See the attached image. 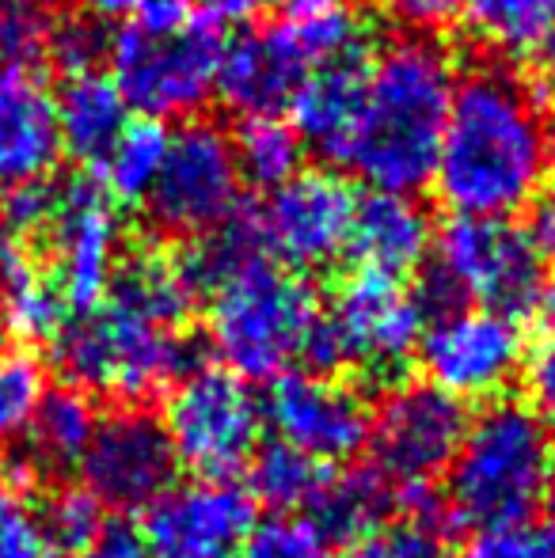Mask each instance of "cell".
Segmentation results:
<instances>
[{
	"label": "cell",
	"mask_w": 555,
	"mask_h": 558,
	"mask_svg": "<svg viewBox=\"0 0 555 558\" xmlns=\"http://www.w3.org/2000/svg\"><path fill=\"white\" fill-rule=\"evenodd\" d=\"M548 148L552 130L541 81L483 61L453 88L430 183L453 217L510 221L541 198Z\"/></svg>",
	"instance_id": "cell-1"
},
{
	"label": "cell",
	"mask_w": 555,
	"mask_h": 558,
	"mask_svg": "<svg viewBox=\"0 0 555 558\" xmlns=\"http://www.w3.org/2000/svg\"><path fill=\"white\" fill-rule=\"evenodd\" d=\"M453 88V61L442 43L426 35L388 43L370 61L362 114L342 168L373 191H422L434 175Z\"/></svg>",
	"instance_id": "cell-2"
},
{
	"label": "cell",
	"mask_w": 555,
	"mask_h": 558,
	"mask_svg": "<svg viewBox=\"0 0 555 558\" xmlns=\"http://www.w3.org/2000/svg\"><path fill=\"white\" fill-rule=\"evenodd\" d=\"M555 471L552 426L518 399H491L468 418L445 468V509L468 529L529 524L548 501Z\"/></svg>",
	"instance_id": "cell-3"
},
{
	"label": "cell",
	"mask_w": 555,
	"mask_h": 558,
	"mask_svg": "<svg viewBox=\"0 0 555 558\" xmlns=\"http://www.w3.org/2000/svg\"><path fill=\"white\" fill-rule=\"evenodd\" d=\"M50 353L65 384L122 407H141L198 365L186 331L153 324L107 296L96 308L73 312L50 338Z\"/></svg>",
	"instance_id": "cell-4"
},
{
	"label": "cell",
	"mask_w": 555,
	"mask_h": 558,
	"mask_svg": "<svg viewBox=\"0 0 555 558\" xmlns=\"http://www.w3.org/2000/svg\"><path fill=\"white\" fill-rule=\"evenodd\" d=\"M319 312L324 308L301 274L255 258L209 296V350L217 365L240 380H278L304 361Z\"/></svg>",
	"instance_id": "cell-5"
},
{
	"label": "cell",
	"mask_w": 555,
	"mask_h": 558,
	"mask_svg": "<svg viewBox=\"0 0 555 558\" xmlns=\"http://www.w3.org/2000/svg\"><path fill=\"white\" fill-rule=\"evenodd\" d=\"M422 331L426 316L403 281L354 270L339 286L331 308L319 312L304 365L309 373L324 376L362 373L388 388L403 380L408 365L415 361Z\"/></svg>",
	"instance_id": "cell-6"
},
{
	"label": "cell",
	"mask_w": 555,
	"mask_h": 558,
	"mask_svg": "<svg viewBox=\"0 0 555 558\" xmlns=\"http://www.w3.org/2000/svg\"><path fill=\"white\" fill-rule=\"evenodd\" d=\"M225 35L206 15L176 35H148L126 23L111 35V81L141 118H194L217 92Z\"/></svg>",
	"instance_id": "cell-7"
},
{
	"label": "cell",
	"mask_w": 555,
	"mask_h": 558,
	"mask_svg": "<svg viewBox=\"0 0 555 558\" xmlns=\"http://www.w3.org/2000/svg\"><path fill=\"white\" fill-rule=\"evenodd\" d=\"M164 434L176 463L194 475L229 478L263 445V403L248 380L221 365H191L164 399Z\"/></svg>",
	"instance_id": "cell-8"
},
{
	"label": "cell",
	"mask_w": 555,
	"mask_h": 558,
	"mask_svg": "<svg viewBox=\"0 0 555 558\" xmlns=\"http://www.w3.org/2000/svg\"><path fill=\"white\" fill-rule=\"evenodd\" d=\"M437 270L480 308L521 324L541 308V251L526 228L498 217H453L437 232Z\"/></svg>",
	"instance_id": "cell-9"
},
{
	"label": "cell",
	"mask_w": 555,
	"mask_h": 558,
	"mask_svg": "<svg viewBox=\"0 0 555 558\" xmlns=\"http://www.w3.org/2000/svg\"><path fill=\"white\" fill-rule=\"evenodd\" d=\"M464 429L468 411L460 399L430 380H396L370 411L365 448L373 452V471H381L400 494L430 490L457 456Z\"/></svg>",
	"instance_id": "cell-10"
},
{
	"label": "cell",
	"mask_w": 555,
	"mask_h": 558,
	"mask_svg": "<svg viewBox=\"0 0 555 558\" xmlns=\"http://www.w3.org/2000/svg\"><path fill=\"white\" fill-rule=\"evenodd\" d=\"M240 202L232 137L209 118H186L168 133V153L145 198L148 221L168 240H191Z\"/></svg>",
	"instance_id": "cell-11"
},
{
	"label": "cell",
	"mask_w": 555,
	"mask_h": 558,
	"mask_svg": "<svg viewBox=\"0 0 555 558\" xmlns=\"http://www.w3.org/2000/svg\"><path fill=\"white\" fill-rule=\"evenodd\" d=\"M419 365L434 388L453 399L491 403L510 391L526 365V335L514 319L487 308H457L426 319L419 338Z\"/></svg>",
	"instance_id": "cell-12"
},
{
	"label": "cell",
	"mask_w": 555,
	"mask_h": 558,
	"mask_svg": "<svg viewBox=\"0 0 555 558\" xmlns=\"http://www.w3.org/2000/svg\"><path fill=\"white\" fill-rule=\"evenodd\" d=\"M358 194L335 171H297L255 206L260 243L293 274L327 270L347 255Z\"/></svg>",
	"instance_id": "cell-13"
},
{
	"label": "cell",
	"mask_w": 555,
	"mask_h": 558,
	"mask_svg": "<svg viewBox=\"0 0 555 558\" xmlns=\"http://www.w3.org/2000/svg\"><path fill=\"white\" fill-rule=\"evenodd\" d=\"M176 468L164 422L145 407H119L96 422V434L76 471L99 509L141 513L176 483Z\"/></svg>",
	"instance_id": "cell-14"
},
{
	"label": "cell",
	"mask_w": 555,
	"mask_h": 558,
	"mask_svg": "<svg viewBox=\"0 0 555 558\" xmlns=\"http://www.w3.org/2000/svg\"><path fill=\"white\" fill-rule=\"evenodd\" d=\"M255 501L237 478L194 475L171 483L141 509V539L153 558H232L252 532Z\"/></svg>",
	"instance_id": "cell-15"
},
{
	"label": "cell",
	"mask_w": 555,
	"mask_h": 558,
	"mask_svg": "<svg viewBox=\"0 0 555 558\" xmlns=\"http://www.w3.org/2000/svg\"><path fill=\"white\" fill-rule=\"evenodd\" d=\"M263 422L275 441L297 448L319 468L350 463L370 441V403L354 384L324 373H286L270 384Z\"/></svg>",
	"instance_id": "cell-16"
},
{
	"label": "cell",
	"mask_w": 555,
	"mask_h": 558,
	"mask_svg": "<svg viewBox=\"0 0 555 558\" xmlns=\"http://www.w3.org/2000/svg\"><path fill=\"white\" fill-rule=\"evenodd\" d=\"M46 240H50V278L69 316L96 308L111 289L122 258L119 217L96 179L73 175L58 186V214Z\"/></svg>",
	"instance_id": "cell-17"
},
{
	"label": "cell",
	"mask_w": 555,
	"mask_h": 558,
	"mask_svg": "<svg viewBox=\"0 0 555 558\" xmlns=\"http://www.w3.org/2000/svg\"><path fill=\"white\" fill-rule=\"evenodd\" d=\"M316 69L309 46L301 43L297 20L286 15L267 27L244 31L232 46H225L217 92L225 107L244 118H267L289 111L304 76Z\"/></svg>",
	"instance_id": "cell-18"
},
{
	"label": "cell",
	"mask_w": 555,
	"mask_h": 558,
	"mask_svg": "<svg viewBox=\"0 0 555 558\" xmlns=\"http://www.w3.org/2000/svg\"><path fill=\"white\" fill-rule=\"evenodd\" d=\"M96 422L99 414L88 391L73 388V384L46 388L20 445L4 448L8 486L23 490L35 483H53V478L81 468V456L96 434Z\"/></svg>",
	"instance_id": "cell-19"
},
{
	"label": "cell",
	"mask_w": 555,
	"mask_h": 558,
	"mask_svg": "<svg viewBox=\"0 0 555 558\" xmlns=\"http://www.w3.org/2000/svg\"><path fill=\"white\" fill-rule=\"evenodd\" d=\"M370 46H358L350 53L316 65L304 84L297 88L289 114L301 145L316 148L324 160L339 163L347 160L350 137H354L358 114H362L365 81H370Z\"/></svg>",
	"instance_id": "cell-20"
},
{
	"label": "cell",
	"mask_w": 555,
	"mask_h": 558,
	"mask_svg": "<svg viewBox=\"0 0 555 558\" xmlns=\"http://www.w3.org/2000/svg\"><path fill=\"white\" fill-rule=\"evenodd\" d=\"M430 243H434L430 214L411 194L373 191L358 198L347 240V255L358 263V270L403 281L422 270Z\"/></svg>",
	"instance_id": "cell-21"
},
{
	"label": "cell",
	"mask_w": 555,
	"mask_h": 558,
	"mask_svg": "<svg viewBox=\"0 0 555 558\" xmlns=\"http://www.w3.org/2000/svg\"><path fill=\"white\" fill-rule=\"evenodd\" d=\"M61 160L53 96L35 73L0 76V186L50 179Z\"/></svg>",
	"instance_id": "cell-22"
},
{
	"label": "cell",
	"mask_w": 555,
	"mask_h": 558,
	"mask_svg": "<svg viewBox=\"0 0 555 558\" xmlns=\"http://www.w3.org/2000/svg\"><path fill=\"white\" fill-rule=\"evenodd\" d=\"M468 31L487 50L536 65V81L555 76V0H464Z\"/></svg>",
	"instance_id": "cell-23"
},
{
	"label": "cell",
	"mask_w": 555,
	"mask_h": 558,
	"mask_svg": "<svg viewBox=\"0 0 555 558\" xmlns=\"http://www.w3.org/2000/svg\"><path fill=\"white\" fill-rule=\"evenodd\" d=\"M53 114H58L61 153H73L84 163H96L130 122L126 99L104 73L65 76L61 92L53 96Z\"/></svg>",
	"instance_id": "cell-24"
},
{
	"label": "cell",
	"mask_w": 555,
	"mask_h": 558,
	"mask_svg": "<svg viewBox=\"0 0 555 558\" xmlns=\"http://www.w3.org/2000/svg\"><path fill=\"white\" fill-rule=\"evenodd\" d=\"M107 301L122 304V308L137 312L160 327H171V331H183L194 308V293L179 274L176 255L160 251L156 243H134L119 258Z\"/></svg>",
	"instance_id": "cell-25"
},
{
	"label": "cell",
	"mask_w": 555,
	"mask_h": 558,
	"mask_svg": "<svg viewBox=\"0 0 555 558\" xmlns=\"http://www.w3.org/2000/svg\"><path fill=\"white\" fill-rule=\"evenodd\" d=\"M255 258H263L255 206H240L237 202L217 225L191 235V243L176 255V266L194 296H214L225 281L237 278Z\"/></svg>",
	"instance_id": "cell-26"
},
{
	"label": "cell",
	"mask_w": 555,
	"mask_h": 558,
	"mask_svg": "<svg viewBox=\"0 0 555 558\" xmlns=\"http://www.w3.org/2000/svg\"><path fill=\"white\" fill-rule=\"evenodd\" d=\"M403 494L388 483L381 471L373 468H354L331 475L327 471L319 483L316 498H312V521L327 532L331 539H358L362 532H370L373 524H381L385 517L400 513Z\"/></svg>",
	"instance_id": "cell-27"
},
{
	"label": "cell",
	"mask_w": 555,
	"mask_h": 558,
	"mask_svg": "<svg viewBox=\"0 0 555 558\" xmlns=\"http://www.w3.org/2000/svg\"><path fill=\"white\" fill-rule=\"evenodd\" d=\"M164 153H168L164 125L153 122V118H137V122H126V130L114 137V145L92 163L96 168L92 179L111 202L134 206V202H145L148 191H153Z\"/></svg>",
	"instance_id": "cell-28"
},
{
	"label": "cell",
	"mask_w": 555,
	"mask_h": 558,
	"mask_svg": "<svg viewBox=\"0 0 555 558\" xmlns=\"http://www.w3.org/2000/svg\"><path fill=\"white\" fill-rule=\"evenodd\" d=\"M324 475L327 471L297 448L270 441L255 448V456L248 460V494H252L255 506L263 501L275 513H297V509L312 506Z\"/></svg>",
	"instance_id": "cell-29"
},
{
	"label": "cell",
	"mask_w": 555,
	"mask_h": 558,
	"mask_svg": "<svg viewBox=\"0 0 555 558\" xmlns=\"http://www.w3.org/2000/svg\"><path fill=\"white\" fill-rule=\"evenodd\" d=\"M0 319H4L8 335L27 338V342L53 338L69 319V308L53 286L50 270H38L31 255L12 274L0 278Z\"/></svg>",
	"instance_id": "cell-30"
},
{
	"label": "cell",
	"mask_w": 555,
	"mask_h": 558,
	"mask_svg": "<svg viewBox=\"0 0 555 558\" xmlns=\"http://www.w3.org/2000/svg\"><path fill=\"white\" fill-rule=\"evenodd\" d=\"M232 153H237L240 179H248L260 191H275L286 179L301 171L304 145L289 122L278 114L267 118H244V125L232 137Z\"/></svg>",
	"instance_id": "cell-31"
},
{
	"label": "cell",
	"mask_w": 555,
	"mask_h": 558,
	"mask_svg": "<svg viewBox=\"0 0 555 558\" xmlns=\"http://www.w3.org/2000/svg\"><path fill=\"white\" fill-rule=\"evenodd\" d=\"M347 558H457V551L434 513H393L350 539Z\"/></svg>",
	"instance_id": "cell-32"
},
{
	"label": "cell",
	"mask_w": 555,
	"mask_h": 558,
	"mask_svg": "<svg viewBox=\"0 0 555 558\" xmlns=\"http://www.w3.org/2000/svg\"><path fill=\"white\" fill-rule=\"evenodd\" d=\"M232 558H335V539L312 517L275 513L252 524Z\"/></svg>",
	"instance_id": "cell-33"
},
{
	"label": "cell",
	"mask_w": 555,
	"mask_h": 558,
	"mask_svg": "<svg viewBox=\"0 0 555 558\" xmlns=\"http://www.w3.org/2000/svg\"><path fill=\"white\" fill-rule=\"evenodd\" d=\"M43 391L46 376L35 353L0 350V452L23 437Z\"/></svg>",
	"instance_id": "cell-34"
},
{
	"label": "cell",
	"mask_w": 555,
	"mask_h": 558,
	"mask_svg": "<svg viewBox=\"0 0 555 558\" xmlns=\"http://www.w3.org/2000/svg\"><path fill=\"white\" fill-rule=\"evenodd\" d=\"M50 23L43 0H0V76L35 73L46 58Z\"/></svg>",
	"instance_id": "cell-35"
},
{
	"label": "cell",
	"mask_w": 555,
	"mask_h": 558,
	"mask_svg": "<svg viewBox=\"0 0 555 558\" xmlns=\"http://www.w3.org/2000/svg\"><path fill=\"white\" fill-rule=\"evenodd\" d=\"M35 517L53 555H76L104 529V509L84 486H58Z\"/></svg>",
	"instance_id": "cell-36"
},
{
	"label": "cell",
	"mask_w": 555,
	"mask_h": 558,
	"mask_svg": "<svg viewBox=\"0 0 555 558\" xmlns=\"http://www.w3.org/2000/svg\"><path fill=\"white\" fill-rule=\"evenodd\" d=\"M107 50H111V35H107L104 20H96V15L73 12L50 23L46 58L65 76L99 73V61H107Z\"/></svg>",
	"instance_id": "cell-37"
},
{
	"label": "cell",
	"mask_w": 555,
	"mask_h": 558,
	"mask_svg": "<svg viewBox=\"0 0 555 558\" xmlns=\"http://www.w3.org/2000/svg\"><path fill=\"white\" fill-rule=\"evenodd\" d=\"M58 214V186L50 179H35V183H15L4 186L0 194V225L23 243L31 235H46Z\"/></svg>",
	"instance_id": "cell-38"
},
{
	"label": "cell",
	"mask_w": 555,
	"mask_h": 558,
	"mask_svg": "<svg viewBox=\"0 0 555 558\" xmlns=\"http://www.w3.org/2000/svg\"><path fill=\"white\" fill-rule=\"evenodd\" d=\"M457 558H555V532L529 524L475 529Z\"/></svg>",
	"instance_id": "cell-39"
},
{
	"label": "cell",
	"mask_w": 555,
	"mask_h": 558,
	"mask_svg": "<svg viewBox=\"0 0 555 558\" xmlns=\"http://www.w3.org/2000/svg\"><path fill=\"white\" fill-rule=\"evenodd\" d=\"M0 558H58L46 544L23 490L8 483H0Z\"/></svg>",
	"instance_id": "cell-40"
},
{
	"label": "cell",
	"mask_w": 555,
	"mask_h": 558,
	"mask_svg": "<svg viewBox=\"0 0 555 558\" xmlns=\"http://www.w3.org/2000/svg\"><path fill=\"white\" fill-rule=\"evenodd\" d=\"M521 380H526V403L555 429V327L541 335L533 350H526Z\"/></svg>",
	"instance_id": "cell-41"
},
{
	"label": "cell",
	"mask_w": 555,
	"mask_h": 558,
	"mask_svg": "<svg viewBox=\"0 0 555 558\" xmlns=\"http://www.w3.org/2000/svg\"><path fill=\"white\" fill-rule=\"evenodd\" d=\"M377 4L411 31H442L457 20L464 0H377Z\"/></svg>",
	"instance_id": "cell-42"
},
{
	"label": "cell",
	"mask_w": 555,
	"mask_h": 558,
	"mask_svg": "<svg viewBox=\"0 0 555 558\" xmlns=\"http://www.w3.org/2000/svg\"><path fill=\"white\" fill-rule=\"evenodd\" d=\"M130 15H134L130 23H137L148 35H176L198 20V4L194 0H137Z\"/></svg>",
	"instance_id": "cell-43"
},
{
	"label": "cell",
	"mask_w": 555,
	"mask_h": 558,
	"mask_svg": "<svg viewBox=\"0 0 555 558\" xmlns=\"http://www.w3.org/2000/svg\"><path fill=\"white\" fill-rule=\"evenodd\" d=\"M76 558H153V555H148L137 529H130V524H122V521H114V524L104 521V529L76 551Z\"/></svg>",
	"instance_id": "cell-44"
},
{
	"label": "cell",
	"mask_w": 555,
	"mask_h": 558,
	"mask_svg": "<svg viewBox=\"0 0 555 558\" xmlns=\"http://www.w3.org/2000/svg\"><path fill=\"white\" fill-rule=\"evenodd\" d=\"M529 240L541 251V258H555V194L533 202V221H529Z\"/></svg>",
	"instance_id": "cell-45"
},
{
	"label": "cell",
	"mask_w": 555,
	"mask_h": 558,
	"mask_svg": "<svg viewBox=\"0 0 555 558\" xmlns=\"http://www.w3.org/2000/svg\"><path fill=\"white\" fill-rule=\"evenodd\" d=\"M198 4V15H206L209 23H244L260 12L267 0H194Z\"/></svg>",
	"instance_id": "cell-46"
},
{
	"label": "cell",
	"mask_w": 555,
	"mask_h": 558,
	"mask_svg": "<svg viewBox=\"0 0 555 558\" xmlns=\"http://www.w3.org/2000/svg\"><path fill=\"white\" fill-rule=\"evenodd\" d=\"M23 258H27V243L0 225V278H4V274H12L15 266L23 263Z\"/></svg>",
	"instance_id": "cell-47"
},
{
	"label": "cell",
	"mask_w": 555,
	"mask_h": 558,
	"mask_svg": "<svg viewBox=\"0 0 555 558\" xmlns=\"http://www.w3.org/2000/svg\"><path fill=\"white\" fill-rule=\"evenodd\" d=\"M81 12L96 15V20H114V15H130L137 0H76Z\"/></svg>",
	"instance_id": "cell-48"
},
{
	"label": "cell",
	"mask_w": 555,
	"mask_h": 558,
	"mask_svg": "<svg viewBox=\"0 0 555 558\" xmlns=\"http://www.w3.org/2000/svg\"><path fill=\"white\" fill-rule=\"evenodd\" d=\"M286 4V15H319V12H335L347 0H281Z\"/></svg>",
	"instance_id": "cell-49"
},
{
	"label": "cell",
	"mask_w": 555,
	"mask_h": 558,
	"mask_svg": "<svg viewBox=\"0 0 555 558\" xmlns=\"http://www.w3.org/2000/svg\"><path fill=\"white\" fill-rule=\"evenodd\" d=\"M541 312L555 324V270L544 278V286H541Z\"/></svg>",
	"instance_id": "cell-50"
},
{
	"label": "cell",
	"mask_w": 555,
	"mask_h": 558,
	"mask_svg": "<svg viewBox=\"0 0 555 558\" xmlns=\"http://www.w3.org/2000/svg\"><path fill=\"white\" fill-rule=\"evenodd\" d=\"M544 506H548V513H552V532H555V471H552V486H548V501H544Z\"/></svg>",
	"instance_id": "cell-51"
},
{
	"label": "cell",
	"mask_w": 555,
	"mask_h": 558,
	"mask_svg": "<svg viewBox=\"0 0 555 558\" xmlns=\"http://www.w3.org/2000/svg\"><path fill=\"white\" fill-rule=\"evenodd\" d=\"M548 168L555 171V130H552V148H548Z\"/></svg>",
	"instance_id": "cell-52"
},
{
	"label": "cell",
	"mask_w": 555,
	"mask_h": 558,
	"mask_svg": "<svg viewBox=\"0 0 555 558\" xmlns=\"http://www.w3.org/2000/svg\"><path fill=\"white\" fill-rule=\"evenodd\" d=\"M4 335H8V331H4V319H0V342H4Z\"/></svg>",
	"instance_id": "cell-53"
}]
</instances>
